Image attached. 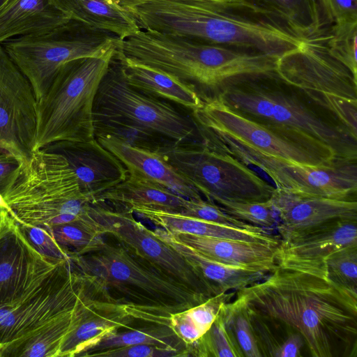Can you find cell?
<instances>
[{
	"mask_svg": "<svg viewBox=\"0 0 357 357\" xmlns=\"http://www.w3.org/2000/svg\"><path fill=\"white\" fill-rule=\"evenodd\" d=\"M235 296L250 312L298 331L313 357L356 356L357 291L333 282L326 261H278Z\"/></svg>",
	"mask_w": 357,
	"mask_h": 357,
	"instance_id": "1",
	"label": "cell"
},
{
	"mask_svg": "<svg viewBox=\"0 0 357 357\" xmlns=\"http://www.w3.org/2000/svg\"><path fill=\"white\" fill-rule=\"evenodd\" d=\"M141 323L143 324L136 326L135 323L107 335L82 356L87 357L94 352L121 347L151 344L184 351L188 357L186 344L171 328L162 324Z\"/></svg>",
	"mask_w": 357,
	"mask_h": 357,
	"instance_id": "34",
	"label": "cell"
},
{
	"mask_svg": "<svg viewBox=\"0 0 357 357\" xmlns=\"http://www.w3.org/2000/svg\"><path fill=\"white\" fill-rule=\"evenodd\" d=\"M183 243L222 264L272 271L277 264L278 245L173 233Z\"/></svg>",
	"mask_w": 357,
	"mask_h": 357,
	"instance_id": "27",
	"label": "cell"
},
{
	"mask_svg": "<svg viewBox=\"0 0 357 357\" xmlns=\"http://www.w3.org/2000/svg\"><path fill=\"white\" fill-rule=\"evenodd\" d=\"M162 241L177 251L192 266L213 296L238 291L263 280L268 273L228 266L208 259L181 241L174 234L155 227L153 230Z\"/></svg>",
	"mask_w": 357,
	"mask_h": 357,
	"instance_id": "26",
	"label": "cell"
},
{
	"mask_svg": "<svg viewBox=\"0 0 357 357\" xmlns=\"http://www.w3.org/2000/svg\"><path fill=\"white\" fill-rule=\"evenodd\" d=\"M126 208L105 202L90 205V217L104 236L110 237L132 256L160 275L205 298L213 296L185 259L159 238L153 230Z\"/></svg>",
	"mask_w": 357,
	"mask_h": 357,
	"instance_id": "13",
	"label": "cell"
},
{
	"mask_svg": "<svg viewBox=\"0 0 357 357\" xmlns=\"http://www.w3.org/2000/svg\"><path fill=\"white\" fill-rule=\"evenodd\" d=\"M96 281L70 261L60 264L53 273L15 305L0 308V346L75 310Z\"/></svg>",
	"mask_w": 357,
	"mask_h": 357,
	"instance_id": "14",
	"label": "cell"
},
{
	"mask_svg": "<svg viewBox=\"0 0 357 357\" xmlns=\"http://www.w3.org/2000/svg\"><path fill=\"white\" fill-rule=\"evenodd\" d=\"M354 245L357 220H333L280 236L277 262L324 261L336 251Z\"/></svg>",
	"mask_w": 357,
	"mask_h": 357,
	"instance_id": "20",
	"label": "cell"
},
{
	"mask_svg": "<svg viewBox=\"0 0 357 357\" xmlns=\"http://www.w3.org/2000/svg\"><path fill=\"white\" fill-rule=\"evenodd\" d=\"M19 164L18 160L14 156L10 153L0 151V188Z\"/></svg>",
	"mask_w": 357,
	"mask_h": 357,
	"instance_id": "46",
	"label": "cell"
},
{
	"mask_svg": "<svg viewBox=\"0 0 357 357\" xmlns=\"http://www.w3.org/2000/svg\"><path fill=\"white\" fill-rule=\"evenodd\" d=\"M262 356L301 357L305 345L301 334L285 323L248 310Z\"/></svg>",
	"mask_w": 357,
	"mask_h": 357,
	"instance_id": "33",
	"label": "cell"
},
{
	"mask_svg": "<svg viewBox=\"0 0 357 357\" xmlns=\"http://www.w3.org/2000/svg\"><path fill=\"white\" fill-rule=\"evenodd\" d=\"M186 199L156 183L128 172L122 182L102 192L93 202H105L132 212L136 208L147 207L179 213Z\"/></svg>",
	"mask_w": 357,
	"mask_h": 357,
	"instance_id": "30",
	"label": "cell"
},
{
	"mask_svg": "<svg viewBox=\"0 0 357 357\" xmlns=\"http://www.w3.org/2000/svg\"><path fill=\"white\" fill-rule=\"evenodd\" d=\"M38 102L24 75L0 45V151L21 163L35 149Z\"/></svg>",
	"mask_w": 357,
	"mask_h": 357,
	"instance_id": "16",
	"label": "cell"
},
{
	"mask_svg": "<svg viewBox=\"0 0 357 357\" xmlns=\"http://www.w3.org/2000/svg\"><path fill=\"white\" fill-rule=\"evenodd\" d=\"M156 153L209 202H261L275 190L248 165L203 142L172 144Z\"/></svg>",
	"mask_w": 357,
	"mask_h": 357,
	"instance_id": "10",
	"label": "cell"
},
{
	"mask_svg": "<svg viewBox=\"0 0 357 357\" xmlns=\"http://www.w3.org/2000/svg\"><path fill=\"white\" fill-rule=\"evenodd\" d=\"M179 213L234 227L248 228L253 225L235 218L224 211L220 206L214 202L205 201L202 198L197 199H187Z\"/></svg>",
	"mask_w": 357,
	"mask_h": 357,
	"instance_id": "42",
	"label": "cell"
},
{
	"mask_svg": "<svg viewBox=\"0 0 357 357\" xmlns=\"http://www.w3.org/2000/svg\"><path fill=\"white\" fill-rule=\"evenodd\" d=\"M326 263L328 275L333 282L357 291V245L336 251Z\"/></svg>",
	"mask_w": 357,
	"mask_h": 357,
	"instance_id": "41",
	"label": "cell"
},
{
	"mask_svg": "<svg viewBox=\"0 0 357 357\" xmlns=\"http://www.w3.org/2000/svg\"><path fill=\"white\" fill-rule=\"evenodd\" d=\"M123 75L127 82L135 89L146 95L165 100L194 111L202 105L198 95L190 87L170 75L132 61L116 52Z\"/></svg>",
	"mask_w": 357,
	"mask_h": 357,
	"instance_id": "31",
	"label": "cell"
},
{
	"mask_svg": "<svg viewBox=\"0 0 357 357\" xmlns=\"http://www.w3.org/2000/svg\"><path fill=\"white\" fill-rule=\"evenodd\" d=\"M114 53L73 60L60 68L38 102L34 150L60 142L95 138L94 100Z\"/></svg>",
	"mask_w": 357,
	"mask_h": 357,
	"instance_id": "5",
	"label": "cell"
},
{
	"mask_svg": "<svg viewBox=\"0 0 357 357\" xmlns=\"http://www.w3.org/2000/svg\"><path fill=\"white\" fill-rule=\"evenodd\" d=\"M327 26L357 23V0H319Z\"/></svg>",
	"mask_w": 357,
	"mask_h": 357,
	"instance_id": "45",
	"label": "cell"
},
{
	"mask_svg": "<svg viewBox=\"0 0 357 357\" xmlns=\"http://www.w3.org/2000/svg\"><path fill=\"white\" fill-rule=\"evenodd\" d=\"M1 208L6 209L10 213V214H11L10 209L6 204V202L4 201L3 197L1 196V195L0 193V209Z\"/></svg>",
	"mask_w": 357,
	"mask_h": 357,
	"instance_id": "48",
	"label": "cell"
},
{
	"mask_svg": "<svg viewBox=\"0 0 357 357\" xmlns=\"http://www.w3.org/2000/svg\"><path fill=\"white\" fill-rule=\"evenodd\" d=\"M17 224L27 241L44 257L54 262L70 261L68 252L47 231L25 223Z\"/></svg>",
	"mask_w": 357,
	"mask_h": 357,
	"instance_id": "43",
	"label": "cell"
},
{
	"mask_svg": "<svg viewBox=\"0 0 357 357\" xmlns=\"http://www.w3.org/2000/svg\"><path fill=\"white\" fill-rule=\"evenodd\" d=\"M127 10L142 29L278 57L307 39L248 0H162Z\"/></svg>",
	"mask_w": 357,
	"mask_h": 357,
	"instance_id": "2",
	"label": "cell"
},
{
	"mask_svg": "<svg viewBox=\"0 0 357 357\" xmlns=\"http://www.w3.org/2000/svg\"><path fill=\"white\" fill-rule=\"evenodd\" d=\"M174 105L130 86L123 75L115 52L97 90L93 119L126 121L176 144L202 142L192 115Z\"/></svg>",
	"mask_w": 357,
	"mask_h": 357,
	"instance_id": "11",
	"label": "cell"
},
{
	"mask_svg": "<svg viewBox=\"0 0 357 357\" xmlns=\"http://www.w3.org/2000/svg\"><path fill=\"white\" fill-rule=\"evenodd\" d=\"M215 98L329 162L356 161L357 139L278 76L238 81Z\"/></svg>",
	"mask_w": 357,
	"mask_h": 357,
	"instance_id": "3",
	"label": "cell"
},
{
	"mask_svg": "<svg viewBox=\"0 0 357 357\" xmlns=\"http://www.w3.org/2000/svg\"><path fill=\"white\" fill-rule=\"evenodd\" d=\"M0 193L18 223L48 230L89 222L91 201L81 192L67 160L57 153L34 150L9 175Z\"/></svg>",
	"mask_w": 357,
	"mask_h": 357,
	"instance_id": "4",
	"label": "cell"
},
{
	"mask_svg": "<svg viewBox=\"0 0 357 357\" xmlns=\"http://www.w3.org/2000/svg\"><path fill=\"white\" fill-rule=\"evenodd\" d=\"M70 261L82 271L96 276L124 303L172 313L208 299L148 267L115 241L105 238L100 248L72 255Z\"/></svg>",
	"mask_w": 357,
	"mask_h": 357,
	"instance_id": "7",
	"label": "cell"
},
{
	"mask_svg": "<svg viewBox=\"0 0 357 357\" xmlns=\"http://www.w3.org/2000/svg\"><path fill=\"white\" fill-rule=\"evenodd\" d=\"M135 323L122 300L114 296L105 286L87 305L81 319L65 338L59 357L82 356L107 335Z\"/></svg>",
	"mask_w": 357,
	"mask_h": 357,
	"instance_id": "19",
	"label": "cell"
},
{
	"mask_svg": "<svg viewBox=\"0 0 357 357\" xmlns=\"http://www.w3.org/2000/svg\"><path fill=\"white\" fill-rule=\"evenodd\" d=\"M70 21L48 0H8L0 6V45L54 30Z\"/></svg>",
	"mask_w": 357,
	"mask_h": 357,
	"instance_id": "28",
	"label": "cell"
},
{
	"mask_svg": "<svg viewBox=\"0 0 357 357\" xmlns=\"http://www.w3.org/2000/svg\"><path fill=\"white\" fill-rule=\"evenodd\" d=\"M200 134L203 143L233 155L247 165L260 169L276 188L307 196L356 199V161L340 160L319 166L300 164L269 155L226 138Z\"/></svg>",
	"mask_w": 357,
	"mask_h": 357,
	"instance_id": "12",
	"label": "cell"
},
{
	"mask_svg": "<svg viewBox=\"0 0 357 357\" xmlns=\"http://www.w3.org/2000/svg\"><path fill=\"white\" fill-rule=\"evenodd\" d=\"M199 132L223 137L261 153L296 163L328 165L303 146L230 108L217 98L191 112Z\"/></svg>",
	"mask_w": 357,
	"mask_h": 357,
	"instance_id": "15",
	"label": "cell"
},
{
	"mask_svg": "<svg viewBox=\"0 0 357 357\" xmlns=\"http://www.w3.org/2000/svg\"><path fill=\"white\" fill-rule=\"evenodd\" d=\"M69 19L123 40L141 29L135 17L114 0H48Z\"/></svg>",
	"mask_w": 357,
	"mask_h": 357,
	"instance_id": "29",
	"label": "cell"
},
{
	"mask_svg": "<svg viewBox=\"0 0 357 357\" xmlns=\"http://www.w3.org/2000/svg\"><path fill=\"white\" fill-rule=\"evenodd\" d=\"M63 261L54 262L41 255L10 213L0 209V308L24 298Z\"/></svg>",
	"mask_w": 357,
	"mask_h": 357,
	"instance_id": "17",
	"label": "cell"
},
{
	"mask_svg": "<svg viewBox=\"0 0 357 357\" xmlns=\"http://www.w3.org/2000/svg\"><path fill=\"white\" fill-rule=\"evenodd\" d=\"M47 231L68 252L69 257L81 255L100 248L105 237L93 222L76 221L54 226Z\"/></svg>",
	"mask_w": 357,
	"mask_h": 357,
	"instance_id": "37",
	"label": "cell"
},
{
	"mask_svg": "<svg viewBox=\"0 0 357 357\" xmlns=\"http://www.w3.org/2000/svg\"><path fill=\"white\" fill-rule=\"evenodd\" d=\"M103 287V283L97 278L87 296L75 310L0 346V356L59 357L65 338L79 321L87 305L97 296Z\"/></svg>",
	"mask_w": 357,
	"mask_h": 357,
	"instance_id": "25",
	"label": "cell"
},
{
	"mask_svg": "<svg viewBox=\"0 0 357 357\" xmlns=\"http://www.w3.org/2000/svg\"><path fill=\"white\" fill-rule=\"evenodd\" d=\"M328 34L329 53L357 79V23L333 25Z\"/></svg>",
	"mask_w": 357,
	"mask_h": 357,
	"instance_id": "39",
	"label": "cell"
},
{
	"mask_svg": "<svg viewBox=\"0 0 357 357\" xmlns=\"http://www.w3.org/2000/svg\"><path fill=\"white\" fill-rule=\"evenodd\" d=\"M132 212L152 223L155 227L172 233L264 243L275 245H278L280 241V236L272 234L268 229L256 225L248 228L234 227L184 215L178 213L147 207L136 208L132 210Z\"/></svg>",
	"mask_w": 357,
	"mask_h": 357,
	"instance_id": "24",
	"label": "cell"
},
{
	"mask_svg": "<svg viewBox=\"0 0 357 357\" xmlns=\"http://www.w3.org/2000/svg\"><path fill=\"white\" fill-rule=\"evenodd\" d=\"M304 38L327 33L319 0H248Z\"/></svg>",
	"mask_w": 357,
	"mask_h": 357,
	"instance_id": "32",
	"label": "cell"
},
{
	"mask_svg": "<svg viewBox=\"0 0 357 357\" xmlns=\"http://www.w3.org/2000/svg\"><path fill=\"white\" fill-rule=\"evenodd\" d=\"M8 0H0V6H1L3 3H4Z\"/></svg>",
	"mask_w": 357,
	"mask_h": 357,
	"instance_id": "49",
	"label": "cell"
},
{
	"mask_svg": "<svg viewBox=\"0 0 357 357\" xmlns=\"http://www.w3.org/2000/svg\"><path fill=\"white\" fill-rule=\"evenodd\" d=\"M95 138L119 159L128 172L156 183L185 199L202 198L199 192L159 154L132 146L112 137Z\"/></svg>",
	"mask_w": 357,
	"mask_h": 357,
	"instance_id": "23",
	"label": "cell"
},
{
	"mask_svg": "<svg viewBox=\"0 0 357 357\" xmlns=\"http://www.w3.org/2000/svg\"><path fill=\"white\" fill-rule=\"evenodd\" d=\"M236 292L221 293L194 307L172 313L162 312L133 303H123L126 312L135 321L166 326L188 347L209 329L222 306L230 301Z\"/></svg>",
	"mask_w": 357,
	"mask_h": 357,
	"instance_id": "22",
	"label": "cell"
},
{
	"mask_svg": "<svg viewBox=\"0 0 357 357\" xmlns=\"http://www.w3.org/2000/svg\"><path fill=\"white\" fill-rule=\"evenodd\" d=\"M328 33L278 61L276 75L357 139V79L328 52Z\"/></svg>",
	"mask_w": 357,
	"mask_h": 357,
	"instance_id": "6",
	"label": "cell"
},
{
	"mask_svg": "<svg viewBox=\"0 0 357 357\" xmlns=\"http://www.w3.org/2000/svg\"><path fill=\"white\" fill-rule=\"evenodd\" d=\"M113 33L71 20L54 30L10 40L1 45L30 82L38 102L66 63L114 53Z\"/></svg>",
	"mask_w": 357,
	"mask_h": 357,
	"instance_id": "9",
	"label": "cell"
},
{
	"mask_svg": "<svg viewBox=\"0 0 357 357\" xmlns=\"http://www.w3.org/2000/svg\"><path fill=\"white\" fill-rule=\"evenodd\" d=\"M226 328L241 349L243 357H262L245 303L235 296V299L225 303L220 312Z\"/></svg>",
	"mask_w": 357,
	"mask_h": 357,
	"instance_id": "36",
	"label": "cell"
},
{
	"mask_svg": "<svg viewBox=\"0 0 357 357\" xmlns=\"http://www.w3.org/2000/svg\"><path fill=\"white\" fill-rule=\"evenodd\" d=\"M188 357H243L219 313L209 329L187 347Z\"/></svg>",
	"mask_w": 357,
	"mask_h": 357,
	"instance_id": "38",
	"label": "cell"
},
{
	"mask_svg": "<svg viewBox=\"0 0 357 357\" xmlns=\"http://www.w3.org/2000/svg\"><path fill=\"white\" fill-rule=\"evenodd\" d=\"M218 204L227 213L247 223L268 229L278 225L277 214L270 200L261 202H238L219 199Z\"/></svg>",
	"mask_w": 357,
	"mask_h": 357,
	"instance_id": "40",
	"label": "cell"
},
{
	"mask_svg": "<svg viewBox=\"0 0 357 357\" xmlns=\"http://www.w3.org/2000/svg\"><path fill=\"white\" fill-rule=\"evenodd\" d=\"M269 200L280 220V236L333 220H357L356 199L302 195L275 188Z\"/></svg>",
	"mask_w": 357,
	"mask_h": 357,
	"instance_id": "21",
	"label": "cell"
},
{
	"mask_svg": "<svg viewBox=\"0 0 357 357\" xmlns=\"http://www.w3.org/2000/svg\"><path fill=\"white\" fill-rule=\"evenodd\" d=\"M187 357L184 351L157 345L136 344L94 352L87 357Z\"/></svg>",
	"mask_w": 357,
	"mask_h": 357,
	"instance_id": "44",
	"label": "cell"
},
{
	"mask_svg": "<svg viewBox=\"0 0 357 357\" xmlns=\"http://www.w3.org/2000/svg\"><path fill=\"white\" fill-rule=\"evenodd\" d=\"M116 52L175 78L202 102L213 97L229 67L228 52L222 45L142 29L119 40Z\"/></svg>",
	"mask_w": 357,
	"mask_h": 357,
	"instance_id": "8",
	"label": "cell"
},
{
	"mask_svg": "<svg viewBox=\"0 0 357 357\" xmlns=\"http://www.w3.org/2000/svg\"><path fill=\"white\" fill-rule=\"evenodd\" d=\"M120 6H123L126 9L137 6L145 3H149L154 1H162V0H114ZM176 1H206L208 0H176Z\"/></svg>",
	"mask_w": 357,
	"mask_h": 357,
	"instance_id": "47",
	"label": "cell"
},
{
	"mask_svg": "<svg viewBox=\"0 0 357 357\" xmlns=\"http://www.w3.org/2000/svg\"><path fill=\"white\" fill-rule=\"evenodd\" d=\"M62 155L77 178L81 192L91 202L128 176L125 166L96 138L83 142H60L44 149Z\"/></svg>",
	"mask_w": 357,
	"mask_h": 357,
	"instance_id": "18",
	"label": "cell"
},
{
	"mask_svg": "<svg viewBox=\"0 0 357 357\" xmlns=\"http://www.w3.org/2000/svg\"><path fill=\"white\" fill-rule=\"evenodd\" d=\"M94 137L109 136L132 146L158 153L176 144L161 135L130 123L107 119H93Z\"/></svg>",
	"mask_w": 357,
	"mask_h": 357,
	"instance_id": "35",
	"label": "cell"
}]
</instances>
